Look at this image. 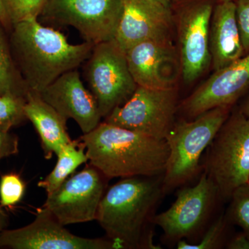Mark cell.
Listing matches in <instances>:
<instances>
[{"label": "cell", "instance_id": "obj_17", "mask_svg": "<svg viewBox=\"0 0 249 249\" xmlns=\"http://www.w3.org/2000/svg\"><path fill=\"white\" fill-rule=\"evenodd\" d=\"M209 49L214 71L245 56L235 1H219L214 6L210 24Z\"/></svg>", "mask_w": 249, "mask_h": 249}, {"label": "cell", "instance_id": "obj_4", "mask_svg": "<svg viewBox=\"0 0 249 249\" xmlns=\"http://www.w3.org/2000/svg\"><path fill=\"white\" fill-rule=\"evenodd\" d=\"M232 108H214L193 120L175 123L165 138L169 156L163 178L164 193L190 182L201 171L200 159Z\"/></svg>", "mask_w": 249, "mask_h": 249}, {"label": "cell", "instance_id": "obj_33", "mask_svg": "<svg viewBox=\"0 0 249 249\" xmlns=\"http://www.w3.org/2000/svg\"><path fill=\"white\" fill-rule=\"evenodd\" d=\"M219 1H235L236 0H219Z\"/></svg>", "mask_w": 249, "mask_h": 249}, {"label": "cell", "instance_id": "obj_16", "mask_svg": "<svg viewBox=\"0 0 249 249\" xmlns=\"http://www.w3.org/2000/svg\"><path fill=\"white\" fill-rule=\"evenodd\" d=\"M39 94L65 120L76 121L83 134L101 124L97 101L83 85L77 70L64 73Z\"/></svg>", "mask_w": 249, "mask_h": 249}, {"label": "cell", "instance_id": "obj_9", "mask_svg": "<svg viewBox=\"0 0 249 249\" xmlns=\"http://www.w3.org/2000/svg\"><path fill=\"white\" fill-rule=\"evenodd\" d=\"M214 6L210 0H197L173 13L181 78L191 85L211 65L209 31Z\"/></svg>", "mask_w": 249, "mask_h": 249}, {"label": "cell", "instance_id": "obj_25", "mask_svg": "<svg viewBox=\"0 0 249 249\" xmlns=\"http://www.w3.org/2000/svg\"><path fill=\"white\" fill-rule=\"evenodd\" d=\"M26 191V183L16 173L4 174L0 178V204L4 209H11L19 204Z\"/></svg>", "mask_w": 249, "mask_h": 249}, {"label": "cell", "instance_id": "obj_24", "mask_svg": "<svg viewBox=\"0 0 249 249\" xmlns=\"http://www.w3.org/2000/svg\"><path fill=\"white\" fill-rule=\"evenodd\" d=\"M230 201L228 219L240 227L249 238V187L245 184L237 188Z\"/></svg>", "mask_w": 249, "mask_h": 249}, {"label": "cell", "instance_id": "obj_2", "mask_svg": "<svg viewBox=\"0 0 249 249\" xmlns=\"http://www.w3.org/2000/svg\"><path fill=\"white\" fill-rule=\"evenodd\" d=\"M13 27L11 45L27 92L40 93L64 73L76 70L94 46L87 42L72 45L60 31L42 25L37 19Z\"/></svg>", "mask_w": 249, "mask_h": 249}, {"label": "cell", "instance_id": "obj_27", "mask_svg": "<svg viewBox=\"0 0 249 249\" xmlns=\"http://www.w3.org/2000/svg\"><path fill=\"white\" fill-rule=\"evenodd\" d=\"M19 152V139L16 134L0 130V160Z\"/></svg>", "mask_w": 249, "mask_h": 249}, {"label": "cell", "instance_id": "obj_18", "mask_svg": "<svg viewBox=\"0 0 249 249\" xmlns=\"http://www.w3.org/2000/svg\"><path fill=\"white\" fill-rule=\"evenodd\" d=\"M26 99L27 120L32 123L40 136L44 157L50 160L71 141L67 132V121L43 101L39 93L29 91Z\"/></svg>", "mask_w": 249, "mask_h": 249}, {"label": "cell", "instance_id": "obj_7", "mask_svg": "<svg viewBox=\"0 0 249 249\" xmlns=\"http://www.w3.org/2000/svg\"><path fill=\"white\" fill-rule=\"evenodd\" d=\"M178 88L156 89L138 86L130 98L104 122L165 140L178 110Z\"/></svg>", "mask_w": 249, "mask_h": 249}, {"label": "cell", "instance_id": "obj_34", "mask_svg": "<svg viewBox=\"0 0 249 249\" xmlns=\"http://www.w3.org/2000/svg\"><path fill=\"white\" fill-rule=\"evenodd\" d=\"M246 184H247V186H248L249 187V178H248V181H247V183H246Z\"/></svg>", "mask_w": 249, "mask_h": 249}, {"label": "cell", "instance_id": "obj_32", "mask_svg": "<svg viewBox=\"0 0 249 249\" xmlns=\"http://www.w3.org/2000/svg\"><path fill=\"white\" fill-rule=\"evenodd\" d=\"M238 108L242 111V114L249 119V91L245 95V98L241 103L240 106H239Z\"/></svg>", "mask_w": 249, "mask_h": 249}, {"label": "cell", "instance_id": "obj_12", "mask_svg": "<svg viewBox=\"0 0 249 249\" xmlns=\"http://www.w3.org/2000/svg\"><path fill=\"white\" fill-rule=\"evenodd\" d=\"M14 249H121L108 238H85L69 231L47 208L37 210L29 225L4 230L0 234V248Z\"/></svg>", "mask_w": 249, "mask_h": 249}, {"label": "cell", "instance_id": "obj_21", "mask_svg": "<svg viewBox=\"0 0 249 249\" xmlns=\"http://www.w3.org/2000/svg\"><path fill=\"white\" fill-rule=\"evenodd\" d=\"M26 96L15 93L0 95V130L10 132L12 127L27 120Z\"/></svg>", "mask_w": 249, "mask_h": 249}, {"label": "cell", "instance_id": "obj_28", "mask_svg": "<svg viewBox=\"0 0 249 249\" xmlns=\"http://www.w3.org/2000/svg\"><path fill=\"white\" fill-rule=\"evenodd\" d=\"M226 247L229 249H249V238L243 232H239L227 241Z\"/></svg>", "mask_w": 249, "mask_h": 249}, {"label": "cell", "instance_id": "obj_15", "mask_svg": "<svg viewBox=\"0 0 249 249\" xmlns=\"http://www.w3.org/2000/svg\"><path fill=\"white\" fill-rule=\"evenodd\" d=\"M173 12L149 0H123L115 40L126 52L144 41L173 42Z\"/></svg>", "mask_w": 249, "mask_h": 249}, {"label": "cell", "instance_id": "obj_30", "mask_svg": "<svg viewBox=\"0 0 249 249\" xmlns=\"http://www.w3.org/2000/svg\"><path fill=\"white\" fill-rule=\"evenodd\" d=\"M9 223V215L6 214L4 208L0 204V234L7 229Z\"/></svg>", "mask_w": 249, "mask_h": 249}, {"label": "cell", "instance_id": "obj_29", "mask_svg": "<svg viewBox=\"0 0 249 249\" xmlns=\"http://www.w3.org/2000/svg\"><path fill=\"white\" fill-rule=\"evenodd\" d=\"M149 1L154 4L160 5L165 9L170 10L173 12L175 6L177 4H179L183 0H149Z\"/></svg>", "mask_w": 249, "mask_h": 249}, {"label": "cell", "instance_id": "obj_26", "mask_svg": "<svg viewBox=\"0 0 249 249\" xmlns=\"http://www.w3.org/2000/svg\"><path fill=\"white\" fill-rule=\"evenodd\" d=\"M236 19L245 55L249 54V0H236Z\"/></svg>", "mask_w": 249, "mask_h": 249}, {"label": "cell", "instance_id": "obj_1", "mask_svg": "<svg viewBox=\"0 0 249 249\" xmlns=\"http://www.w3.org/2000/svg\"><path fill=\"white\" fill-rule=\"evenodd\" d=\"M163 175L123 178L106 191L96 220L108 238L122 249H159L147 230L165 194Z\"/></svg>", "mask_w": 249, "mask_h": 249}, {"label": "cell", "instance_id": "obj_6", "mask_svg": "<svg viewBox=\"0 0 249 249\" xmlns=\"http://www.w3.org/2000/svg\"><path fill=\"white\" fill-rule=\"evenodd\" d=\"M85 65V78L106 119L133 95L138 85L129 71L125 52L115 39L93 46Z\"/></svg>", "mask_w": 249, "mask_h": 249}, {"label": "cell", "instance_id": "obj_22", "mask_svg": "<svg viewBox=\"0 0 249 249\" xmlns=\"http://www.w3.org/2000/svg\"><path fill=\"white\" fill-rule=\"evenodd\" d=\"M227 217L221 214L212 223L202 238L198 243L192 244L185 240L177 243L178 249H222L227 243Z\"/></svg>", "mask_w": 249, "mask_h": 249}, {"label": "cell", "instance_id": "obj_23", "mask_svg": "<svg viewBox=\"0 0 249 249\" xmlns=\"http://www.w3.org/2000/svg\"><path fill=\"white\" fill-rule=\"evenodd\" d=\"M11 26L41 16L47 0H2Z\"/></svg>", "mask_w": 249, "mask_h": 249}, {"label": "cell", "instance_id": "obj_10", "mask_svg": "<svg viewBox=\"0 0 249 249\" xmlns=\"http://www.w3.org/2000/svg\"><path fill=\"white\" fill-rule=\"evenodd\" d=\"M108 180L89 163L84 169L47 194L43 206L64 226L95 220Z\"/></svg>", "mask_w": 249, "mask_h": 249}, {"label": "cell", "instance_id": "obj_5", "mask_svg": "<svg viewBox=\"0 0 249 249\" xmlns=\"http://www.w3.org/2000/svg\"><path fill=\"white\" fill-rule=\"evenodd\" d=\"M204 172L217 188L219 200L229 201L249 177V119L232 108L209 145Z\"/></svg>", "mask_w": 249, "mask_h": 249}, {"label": "cell", "instance_id": "obj_11", "mask_svg": "<svg viewBox=\"0 0 249 249\" xmlns=\"http://www.w3.org/2000/svg\"><path fill=\"white\" fill-rule=\"evenodd\" d=\"M217 199V188L204 172L196 186L178 191L175 202L167 211L156 214L152 224L161 228L165 240L177 244L200 230Z\"/></svg>", "mask_w": 249, "mask_h": 249}, {"label": "cell", "instance_id": "obj_19", "mask_svg": "<svg viewBox=\"0 0 249 249\" xmlns=\"http://www.w3.org/2000/svg\"><path fill=\"white\" fill-rule=\"evenodd\" d=\"M85 150L86 146L80 139L65 144L56 155L58 160L53 170L37 186L45 189L47 194L55 191L80 165L88 161Z\"/></svg>", "mask_w": 249, "mask_h": 249}, {"label": "cell", "instance_id": "obj_13", "mask_svg": "<svg viewBox=\"0 0 249 249\" xmlns=\"http://www.w3.org/2000/svg\"><path fill=\"white\" fill-rule=\"evenodd\" d=\"M249 91V54L214 73L189 96L178 109L191 119L219 107H233Z\"/></svg>", "mask_w": 249, "mask_h": 249}, {"label": "cell", "instance_id": "obj_8", "mask_svg": "<svg viewBox=\"0 0 249 249\" xmlns=\"http://www.w3.org/2000/svg\"><path fill=\"white\" fill-rule=\"evenodd\" d=\"M122 12L123 0H47L41 16L96 45L114 39Z\"/></svg>", "mask_w": 249, "mask_h": 249}, {"label": "cell", "instance_id": "obj_20", "mask_svg": "<svg viewBox=\"0 0 249 249\" xmlns=\"http://www.w3.org/2000/svg\"><path fill=\"white\" fill-rule=\"evenodd\" d=\"M6 93L26 96L27 89L19 76L7 41L0 27V95Z\"/></svg>", "mask_w": 249, "mask_h": 249}, {"label": "cell", "instance_id": "obj_14", "mask_svg": "<svg viewBox=\"0 0 249 249\" xmlns=\"http://www.w3.org/2000/svg\"><path fill=\"white\" fill-rule=\"evenodd\" d=\"M125 54L129 71L138 86L156 89L178 88L181 67L173 42L144 41Z\"/></svg>", "mask_w": 249, "mask_h": 249}, {"label": "cell", "instance_id": "obj_3", "mask_svg": "<svg viewBox=\"0 0 249 249\" xmlns=\"http://www.w3.org/2000/svg\"><path fill=\"white\" fill-rule=\"evenodd\" d=\"M80 139L90 164L108 178L163 175L169 156L165 140H160L101 123Z\"/></svg>", "mask_w": 249, "mask_h": 249}, {"label": "cell", "instance_id": "obj_31", "mask_svg": "<svg viewBox=\"0 0 249 249\" xmlns=\"http://www.w3.org/2000/svg\"><path fill=\"white\" fill-rule=\"evenodd\" d=\"M0 23L6 27L11 26L9 18H8L7 14H6L4 4H3L2 0H0Z\"/></svg>", "mask_w": 249, "mask_h": 249}]
</instances>
